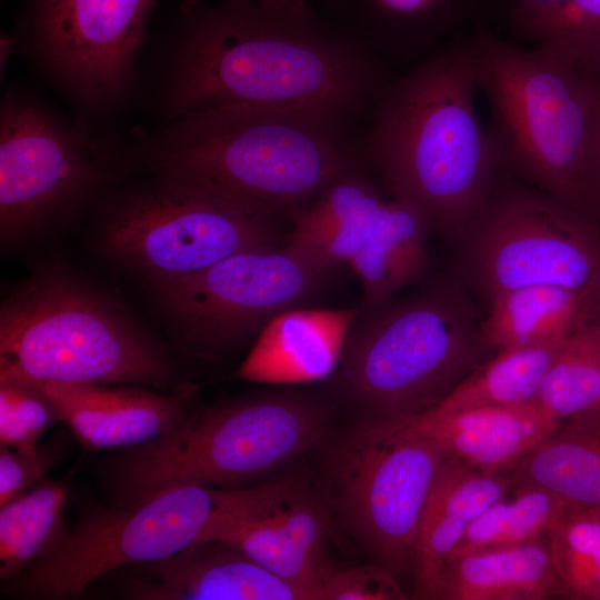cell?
Returning a JSON list of instances; mask_svg holds the SVG:
<instances>
[{"label":"cell","mask_w":600,"mask_h":600,"mask_svg":"<svg viewBox=\"0 0 600 600\" xmlns=\"http://www.w3.org/2000/svg\"><path fill=\"white\" fill-rule=\"evenodd\" d=\"M466 41L478 89L490 106L488 130L502 167L588 217L584 169L596 111L593 77L544 46L522 48L484 23L474 26Z\"/></svg>","instance_id":"7"},{"label":"cell","mask_w":600,"mask_h":600,"mask_svg":"<svg viewBox=\"0 0 600 600\" xmlns=\"http://www.w3.org/2000/svg\"><path fill=\"white\" fill-rule=\"evenodd\" d=\"M360 310L293 308L272 318L236 376L271 384L320 381L339 367Z\"/></svg>","instance_id":"19"},{"label":"cell","mask_w":600,"mask_h":600,"mask_svg":"<svg viewBox=\"0 0 600 600\" xmlns=\"http://www.w3.org/2000/svg\"><path fill=\"white\" fill-rule=\"evenodd\" d=\"M321 600H406L396 576L372 563L332 568L321 582Z\"/></svg>","instance_id":"35"},{"label":"cell","mask_w":600,"mask_h":600,"mask_svg":"<svg viewBox=\"0 0 600 600\" xmlns=\"http://www.w3.org/2000/svg\"><path fill=\"white\" fill-rule=\"evenodd\" d=\"M387 201L361 166L356 167L293 212L287 246L329 273L358 253Z\"/></svg>","instance_id":"21"},{"label":"cell","mask_w":600,"mask_h":600,"mask_svg":"<svg viewBox=\"0 0 600 600\" xmlns=\"http://www.w3.org/2000/svg\"><path fill=\"white\" fill-rule=\"evenodd\" d=\"M430 228L412 204L392 197L349 266L359 278L362 310L376 309L393 294L424 278L430 268L427 236Z\"/></svg>","instance_id":"26"},{"label":"cell","mask_w":600,"mask_h":600,"mask_svg":"<svg viewBox=\"0 0 600 600\" xmlns=\"http://www.w3.org/2000/svg\"><path fill=\"white\" fill-rule=\"evenodd\" d=\"M333 409L322 394L276 391L192 410L173 430L106 463L119 504L182 484L237 489L322 448Z\"/></svg>","instance_id":"5"},{"label":"cell","mask_w":600,"mask_h":600,"mask_svg":"<svg viewBox=\"0 0 600 600\" xmlns=\"http://www.w3.org/2000/svg\"><path fill=\"white\" fill-rule=\"evenodd\" d=\"M567 338L497 350L434 408L452 411L536 400L544 374Z\"/></svg>","instance_id":"28"},{"label":"cell","mask_w":600,"mask_h":600,"mask_svg":"<svg viewBox=\"0 0 600 600\" xmlns=\"http://www.w3.org/2000/svg\"><path fill=\"white\" fill-rule=\"evenodd\" d=\"M57 421L53 402L36 380L0 370V446L32 450Z\"/></svg>","instance_id":"33"},{"label":"cell","mask_w":600,"mask_h":600,"mask_svg":"<svg viewBox=\"0 0 600 600\" xmlns=\"http://www.w3.org/2000/svg\"><path fill=\"white\" fill-rule=\"evenodd\" d=\"M258 3L272 4V6H288L296 3H303L308 0H249Z\"/></svg>","instance_id":"38"},{"label":"cell","mask_w":600,"mask_h":600,"mask_svg":"<svg viewBox=\"0 0 600 600\" xmlns=\"http://www.w3.org/2000/svg\"><path fill=\"white\" fill-rule=\"evenodd\" d=\"M36 381L87 453L132 448L167 434L190 413L194 392L190 384L162 394L133 384Z\"/></svg>","instance_id":"17"},{"label":"cell","mask_w":600,"mask_h":600,"mask_svg":"<svg viewBox=\"0 0 600 600\" xmlns=\"http://www.w3.org/2000/svg\"><path fill=\"white\" fill-rule=\"evenodd\" d=\"M359 114L327 106H228L166 122L124 148L127 170L174 178L274 216L312 202L366 152Z\"/></svg>","instance_id":"2"},{"label":"cell","mask_w":600,"mask_h":600,"mask_svg":"<svg viewBox=\"0 0 600 600\" xmlns=\"http://www.w3.org/2000/svg\"><path fill=\"white\" fill-rule=\"evenodd\" d=\"M592 322L600 326V306L597 309V312L594 314V318H593Z\"/></svg>","instance_id":"39"},{"label":"cell","mask_w":600,"mask_h":600,"mask_svg":"<svg viewBox=\"0 0 600 600\" xmlns=\"http://www.w3.org/2000/svg\"><path fill=\"white\" fill-rule=\"evenodd\" d=\"M356 31L384 59L430 54L456 30L481 24L497 0H354Z\"/></svg>","instance_id":"23"},{"label":"cell","mask_w":600,"mask_h":600,"mask_svg":"<svg viewBox=\"0 0 600 600\" xmlns=\"http://www.w3.org/2000/svg\"><path fill=\"white\" fill-rule=\"evenodd\" d=\"M488 306L482 330L496 350L558 341L592 322L600 306V282L583 290L522 287L498 296Z\"/></svg>","instance_id":"24"},{"label":"cell","mask_w":600,"mask_h":600,"mask_svg":"<svg viewBox=\"0 0 600 600\" xmlns=\"http://www.w3.org/2000/svg\"><path fill=\"white\" fill-rule=\"evenodd\" d=\"M68 481L42 479L0 506V579L10 580L62 540Z\"/></svg>","instance_id":"27"},{"label":"cell","mask_w":600,"mask_h":600,"mask_svg":"<svg viewBox=\"0 0 600 600\" xmlns=\"http://www.w3.org/2000/svg\"><path fill=\"white\" fill-rule=\"evenodd\" d=\"M482 320L458 274L433 277L403 299L360 311L337 369V391L361 413L434 408L497 351Z\"/></svg>","instance_id":"6"},{"label":"cell","mask_w":600,"mask_h":600,"mask_svg":"<svg viewBox=\"0 0 600 600\" xmlns=\"http://www.w3.org/2000/svg\"><path fill=\"white\" fill-rule=\"evenodd\" d=\"M557 423L600 407V326L570 334L552 359L536 398Z\"/></svg>","instance_id":"30"},{"label":"cell","mask_w":600,"mask_h":600,"mask_svg":"<svg viewBox=\"0 0 600 600\" xmlns=\"http://www.w3.org/2000/svg\"><path fill=\"white\" fill-rule=\"evenodd\" d=\"M596 111L591 142L584 169L586 211L600 228V76L593 77Z\"/></svg>","instance_id":"36"},{"label":"cell","mask_w":600,"mask_h":600,"mask_svg":"<svg viewBox=\"0 0 600 600\" xmlns=\"http://www.w3.org/2000/svg\"><path fill=\"white\" fill-rule=\"evenodd\" d=\"M562 598L546 536L509 549L459 554L446 562L434 600Z\"/></svg>","instance_id":"22"},{"label":"cell","mask_w":600,"mask_h":600,"mask_svg":"<svg viewBox=\"0 0 600 600\" xmlns=\"http://www.w3.org/2000/svg\"><path fill=\"white\" fill-rule=\"evenodd\" d=\"M567 0H501L516 34L529 39Z\"/></svg>","instance_id":"37"},{"label":"cell","mask_w":600,"mask_h":600,"mask_svg":"<svg viewBox=\"0 0 600 600\" xmlns=\"http://www.w3.org/2000/svg\"><path fill=\"white\" fill-rule=\"evenodd\" d=\"M238 489L182 484L138 503L94 508L80 516L49 554L4 581L2 594L78 599L112 571L166 559L197 541L233 502Z\"/></svg>","instance_id":"11"},{"label":"cell","mask_w":600,"mask_h":600,"mask_svg":"<svg viewBox=\"0 0 600 600\" xmlns=\"http://www.w3.org/2000/svg\"><path fill=\"white\" fill-rule=\"evenodd\" d=\"M0 370L58 383L188 386L128 309L58 263L40 267L1 301Z\"/></svg>","instance_id":"4"},{"label":"cell","mask_w":600,"mask_h":600,"mask_svg":"<svg viewBox=\"0 0 600 600\" xmlns=\"http://www.w3.org/2000/svg\"><path fill=\"white\" fill-rule=\"evenodd\" d=\"M529 39L586 76H600V0H567Z\"/></svg>","instance_id":"32"},{"label":"cell","mask_w":600,"mask_h":600,"mask_svg":"<svg viewBox=\"0 0 600 600\" xmlns=\"http://www.w3.org/2000/svg\"><path fill=\"white\" fill-rule=\"evenodd\" d=\"M93 208L96 247L157 291L242 251L272 247V216L159 174Z\"/></svg>","instance_id":"8"},{"label":"cell","mask_w":600,"mask_h":600,"mask_svg":"<svg viewBox=\"0 0 600 600\" xmlns=\"http://www.w3.org/2000/svg\"><path fill=\"white\" fill-rule=\"evenodd\" d=\"M318 487L331 516L396 577L411 568L423 511L446 453L408 416L361 413L323 446Z\"/></svg>","instance_id":"10"},{"label":"cell","mask_w":600,"mask_h":600,"mask_svg":"<svg viewBox=\"0 0 600 600\" xmlns=\"http://www.w3.org/2000/svg\"><path fill=\"white\" fill-rule=\"evenodd\" d=\"M512 487L447 456L429 494L412 560L414 597L434 600L440 573L470 526Z\"/></svg>","instance_id":"20"},{"label":"cell","mask_w":600,"mask_h":600,"mask_svg":"<svg viewBox=\"0 0 600 600\" xmlns=\"http://www.w3.org/2000/svg\"><path fill=\"white\" fill-rule=\"evenodd\" d=\"M562 598L600 600V507H572L546 533Z\"/></svg>","instance_id":"31"},{"label":"cell","mask_w":600,"mask_h":600,"mask_svg":"<svg viewBox=\"0 0 600 600\" xmlns=\"http://www.w3.org/2000/svg\"><path fill=\"white\" fill-rule=\"evenodd\" d=\"M390 79L387 59L307 2L227 0L188 10L159 96L164 123L228 106H327L361 116Z\"/></svg>","instance_id":"1"},{"label":"cell","mask_w":600,"mask_h":600,"mask_svg":"<svg viewBox=\"0 0 600 600\" xmlns=\"http://www.w3.org/2000/svg\"><path fill=\"white\" fill-rule=\"evenodd\" d=\"M502 476L511 487L532 484L577 507H600V407L560 423Z\"/></svg>","instance_id":"25"},{"label":"cell","mask_w":600,"mask_h":600,"mask_svg":"<svg viewBox=\"0 0 600 600\" xmlns=\"http://www.w3.org/2000/svg\"><path fill=\"white\" fill-rule=\"evenodd\" d=\"M66 446L56 440L32 450L0 446V506L28 491L64 456Z\"/></svg>","instance_id":"34"},{"label":"cell","mask_w":600,"mask_h":600,"mask_svg":"<svg viewBox=\"0 0 600 600\" xmlns=\"http://www.w3.org/2000/svg\"><path fill=\"white\" fill-rule=\"evenodd\" d=\"M454 243L458 276L487 304L528 286L600 282V228L537 188L498 186Z\"/></svg>","instance_id":"12"},{"label":"cell","mask_w":600,"mask_h":600,"mask_svg":"<svg viewBox=\"0 0 600 600\" xmlns=\"http://www.w3.org/2000/svg\"><path fill=\"white\" fill-rule=\"evenodd\" d=\"M466 39L426 56L378 92L367 156L392 197L417 208L430 231L454 242L493 197L502 167L477 114Z\"/></svg>","instance_id":"3"},{"label":"cell","mask_w":600,"mask_h":600,"mask_svg":"<svg viewBox=\"0 0 600 600\" xmlns=\"http://www.w3.org/2000/svg\"><path fill=\"white\" fill-rule=\"evenodd\" d=\"M129 600H318L219 540L194 541L161 560L121 568Z\"/></svg>","instance_id":"16"},{"label":"cell","mask_w":600,"mask_h":600,"mask_svg":"<svg viewBox=\"0 0 600 600\" xmlns=\"http://www.w3.org/2000/svg\"><path fill=\"white\" fill-rule=\"evenodd\" d=\"M468 529L451 557L519 547L546 536L549 527L573 506L532 484L513 486ZM449 560V559H448Z\"/></svg>","instance_id":"29"},{"label":"cell","mask_w":600,"mask_h":600,"mask_svg":"<svg viewBox=\"0 0 600 600\" xmlns=\"http://www.w3.org/2000/svg\"><path fill=\"white\" fill-rule=\"evenodd\" d=\"M327 273L292 247H271L232 254L156 296L183 347L209 358L257 338L272 318L309 302Z\"/></svg>","instance_id":"14"},{"label":"cell","mask_w":600,"mask_h":600,"mask_svg":"<svg viewBox=\"0 0 600 600\" xmlns=\"http://www.w3.org/2000/svg\"><path fill=\"white\" fill-rule=\"evenodd\" d=\"M407 416L447 456L487 474L508 472L559 426L537 400Z\"/></svg>","instance_id":"18"},{"label":"cell","mask_w":600,"mask_h":600,"mask_svg":"<svg viewBox=\"0 0 600 600\" xmlns=\"http://www.w3.org/2000/svg\"><path fill=\"white\" fill-rule=\"evenodd\" d=\"M157 0H32L24 51L84 120L133 93Z\"/></svg>","instance_id":"13"},{"label":"cell","mask_w":600,"mask_h":600,"mask_svg":"<svg viewBox=\"0 0 600 600\" xmlns=\"http://www.w3.org/2000/svg\"><path fill=\"white\" fill-rule=\"evenodd\" d=\"M123 168V148L48 103L9 89L0 107V240L13 249L92 211Z\"/></svg>","instance_id":"9"},{"label":"cell","mask_w":600,"mask_h":600,"mask_svg":"<svg viewBox=\"0 0 600 600\" xmlns=\"http://www.w3.org/2000/svg\"><path fill=\"white\" fill-rule=\"evenodd\" d=\"M331 514L318 489L298 473L240 488L197 541L219 540L278 577L311 589L332 569L326 558Z\"/></svg>","instance_id":"15"}]
</instances>
